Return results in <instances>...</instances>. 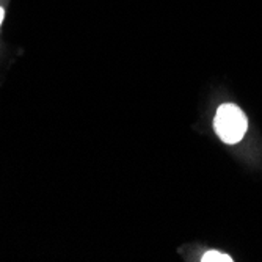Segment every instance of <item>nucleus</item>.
I'll use <instances>...</instances> for the list:
<instances>
[{"label": "nucleus", "mask_w": 262, "mask_h": 262, "mask_svg": "<svg viewBox=\"0 0 262 262\" xmlns=\"http://www.w3.org/2000/svg\"><path fill=\"white\" fill-rule=\"evenodd\" d=\"M4 17H5V11H4V8H2V7H0V26H2Z\"/></svg>", "instance_id": "3"}, {"label": "nucleus", "mask_w": 262, "mask_h": 262, "mask_svg": "<svg viewBox=\"0 0 262 262\" xmlns=\"http://www.w3.org/2000/svg\"><path fill=\"white\" fill-rule=\"evenodd\" d=\"M203 262H232V257L229 254L215 251V250H210L207 253H204V256L201 257Z\"/></svg>", "instance_id": "2"}, {"label": "nucleus", "mask_w": 262, "mask_h": 262, "mask_svg": "<svg viewBox=\"0 0 262 262\" xmlns=\"http://www.w3.org/2000/svg\"><path fill=\"white\" fill-rule=\"evenodd\" d=\"M213 129L226 145H237L247 134L248 120L245 113L234 104H223L219 107L213 118Z\"/></svg>", "instance_id": "1"}]
</instances>
